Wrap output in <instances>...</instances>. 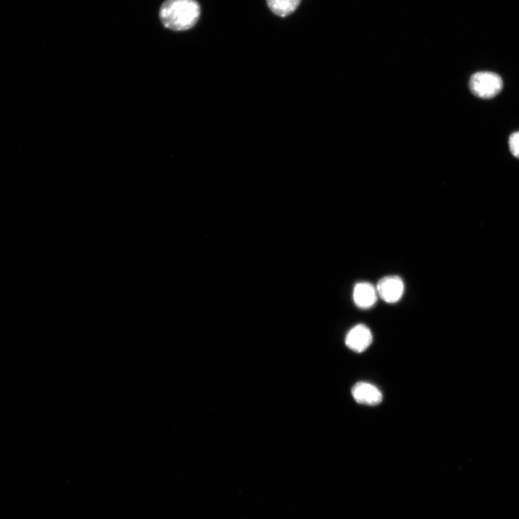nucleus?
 I'll use <instances>...</instances> for the list:
<instances>
[{"label":"nucleus","instance_id":"nucleus-2","mask_svg":"<svg viewBox=\"0 0 519 519\" xmlns=\"http://www.w3.org/2000/svg\"><path fill=\"white\" fill-rule=\"evenodd\" d=\"M469 87L475 96L482 99H491L502 91L503 82L501 77L495 72L478 71L470 78Z\"/></svg>","mask_w":519,"mask_h":519},{"label":"nucleus","instance_id":"nucleus-8","mask_svg":"<svg viewBox=\"0 0 519 519\" xmlns=\"http://www.w3.org/2000/svg\"><path fill=\"white\" fill-rule=\"evenodd\" d=\"M508 143L511 154L519 159V131L514 132L510 136Z\"/></svg>","mask_w":519,"mask_h":519},{"label":"nucleus","instance_id":"nucleus-4","mask_svg":"<svg viewBox=\"0 0 519 519\" xmlns=\"http://www.w3.org/2000/svg\"><path fill=\"white\" fill-rule=\"evenodd\" d=\"M372 332L364 325H357L350 330L346 338V346L352 351L361 353L373 342Z\"/></svg>","mask_w":519,"mask_h":519},{"label":"nucleus","instance_id":"nucleus-3","mask_svg":"<svg viewBox=\"0 0 519 519\" xmlns=\"http://www.w3.org/2000/svg\"><path fill=\"white\" fill-rule=\"evenodd\" d=\"M377 291L385 302L393 304L401 299L404 292V283L399 276H386L379 281Z\"/></svg>","mask_w":519,"mask_h":519},{"label":"nucleus","instance_id":"nucleus-6","mask_svg":"<svg viewBox=\"0 0 519 519\" xmlns=\"http://www.w3.org/2000/svg\"><path fill=\"white\" fill-rule=\"evenodd\" d=\"M353 296V301L358 308L368 309L377 302V288L369 283H358L354 287Z\"/></svg>","mask_w":519,"mask_h":519},{"label":"nucleus","instance_id":"nucleus-1","mask_svg":"<svg viewBox=\"0 0 519 519\" xmlns=\"http://www.w3.org/2000/svg\"><path fill=\"white\" fill-rule=\"evenodd\" d=\"M201 16V7L196 0H166L160 10L163 26L175 31L191 29Z\"/></svg>","mask_w":519,"mask_h":519},{"label":"nucleus","instance_id":"nucleus-7","mask_svg":"<svg viewBox=\"0 0 519 519\" xmlns=\"http://www.w3.org/2000/svg\"><path fill=\"white\" fill-rule=\"evenodd\" d=\"M302 0H266L268 6L276 16L285 18L299 7Z\"/></svg>","mask_w":519,"mask_h":519},{"label":"nucleus","instance_id":"nucleus-5","mask_svg":"<svg viewBox=\"0 0 519 519\" xmlns=\"http://www.w3.org/2000/svg\"><path fill=\"white\" fill-rule=\"evenodd\" d=\"M352 395L355 400L361 404L377 405L383 400L381 391L372 384L358 383L352 389Z\"/></svg>","mask_w":519,"mask_h":519}]
</instances>
